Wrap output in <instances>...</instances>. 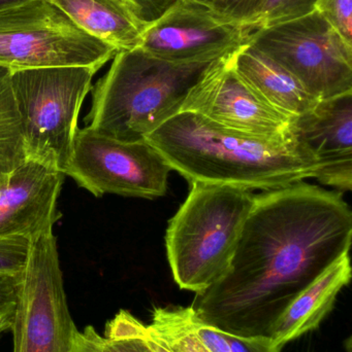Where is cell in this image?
I'll use <instances>...</instances> for the list:
<instances>
[{
    "label": "cell",
    "mask_w": 352,
    "mask_h": 352,
    "mask_svg": "<svg viewBox=\"0 0 352 352\" xmlns=\"http://www.w3.org/2000/svg\"><path fill=\"white\" fill-rule=\"evenodd\" d=\"M256 196L238 186L190 184L165 235L167 261L180 289L198 295L225 274Z\"/></svg>",
    "instance_id": "obj_4"
},
{
    "label": "cell",
    "mask_w": 352,
    "mask_h": 352,
    "mask_svg": "<svg viewBox=\"0 0 352 352\" xmlns=\"http://www.w3.org/2000/svg\"><path fill=\"white\" fill-rule=\"evenodd\" d=\"M249 43L289 70L318 100L352 92V45L318 10L258 29Z\"/></svg>",
    "instance_id": "obj_7"
},
{
    "label": "cell",
    "mask_w": 352,
    "mask_h": 352,
    "mask_svg": "<svg viewBox=\"0 0 352 352\" xmlns=\"http://www.w3.org/2000/svg\"><path fill=\"white\" fill-rule=\"evenodd\" d=\"M316 2L318 0H264L251 24L252 32L306 16L315 10Z\"/></svg>",
    "instance_id": "obj_20"
},
{
    "label": "cell",
    "mask_w": 352,
    "mask_h": 352,
    "mask_svg": "<svg viewBox=\"0 0 352 352\" xmlns=\"http://www.w3.org/2000/svg\"><path fill=\"white\" fill-rule=\"evenodd\" d=\"M234 68L262 100L287 117L296 119L320 101L289 70L250 43L236 51Z\"/></svg>",
    "instance_id": "obj_15"
},
{
    "label": "cell",
    "mask_w": 352,
    "mask_h": 352,
    "mask_svg": "<svg viewBox=\"0 0 352 352\" xmlns=\"http://www.w3.org/2000/svg\"><path fill=\"white\" fill-rule=\"evenodd\" d=\"M171 167L146 140L121 142L79 129L64 175L95 197L155 199L167 192Z\"/></svg>",
    "instance_id": "obj_9"
},
{
    "label": "cell",
    "mask_w": 352,
    "mask_h": 352,
    "mask_svg": "<svg viewBox=\"0 0 352 352\" xmlns=\"http://www.w3.org/2000/svg\"><path fill=\"white\" fill-rule=\"evenodd\" d=\"M192 1L200 2V3L207 4V6H211L215 0H192Z\"/></svg>",
    "instance_id": "obj_31"
},
{
    "label": "cell",
    "mask_w": 352,
    "mask_h": 352,
    "mask_svg": "<svg viewBox=\"0 0 352 352\" xmlns=\"http://www.w3.org/2000/svg\"><path fill=\"white\" fill-rule=\"evenodd\" d=\"M352 212L340 192L305 182L256 196L225 274L192 307L236 336H269L287 306L349 254Z\"/></svg>",
    "instance_id": "obj_1"
},
{
    "label": "cell",
    "mask_w": 352,
    "mask_h": 352,
    "mask_svg": "<svg viewBox=\"0 0 352 352\" xmlns=\"http://www.w3.org/2000/svg\"><path fill=\"white\" fill-rule=\"evenodd\" d=\"M27 1H30V0H0V10L25 3Z\"/></svg>",
    "instance_id": "obj_30"
},
{
    "label": "cell",
    "mask_w": 352,
    "mask_h": 352,
    "mask_svg": "<svg viewBox=\"0 0 352 352\" xmlns=\"http://www.w3.org/2000/svg\"><path fill=\"white\" fill-rule=\"evenodd\" d=\"M264 0H215L211 8L225 18L240 23L251 30ZM252 31V30H251Z\"/></svg>",
    "instance_id": "obj_23"
},
{
    "label": "cell",
    "mask_w": 352,
    "mask_h": 352,
    "mask_svg": "<svg viewBox=\"0 0 352 352\" xmlns=\"http://www.w3.org/2000/svg\"><path fill=\"white\" fill-rule=\"evenodd\" d=\"M65 175L26 159L0 184V239H31L53 230Z\"/></svg>",
    "instance_id": "obj_12"
},
{
    "label": "cell",
    "mask_w": 352,
    "mask_h": 352,
    "mask_svg": "<svg viewBox=\"0 0 352 352\" xmlns=\"http://www.w3.org/2000/svg\"><path fill=\"white\" fill-rule=\"evenodd\" d=\"M196 314L192 306L154 308L148 336L171 352H210L196 332Z\"/></svg>",
    "instance_id": "obj_18"
},
{
    "label": "cell",
    "mask_w": 352,
    "mask_h": 352,
    "mask_svg": "<svg viewBox=\"0 0 352 352\" xmlns=\"http://www.w3.org/2000/svg\"><path fill=\"white\" fill-rule=\"evenodd\" d=\"M349 254L329 267L309 287L300 293L273 324V342L282 349L307 333L316 330L332 311L340 292L351 283Z\"/></svg>",
    "instance_id": "obj_14"
},
{
    "label": "cell",
    "mask_w": 352,
    "mask_h": 352,
    "mask_svg": "<svg viewBox=\"0 0 352 352\" xmlns=\"http://www.w3.org/2000/svg\"><path fill=\"white\" fill-rule=\"evenodd\" d=\"M231 352H281L269 336L242 337L223 332Z\"/></svg>",
    "instance_id": "obj_24"
},
{
    "label": "cell",
    "mask_w": 352,
    "mask_h": 352,
    "mask_svg": "<svg viewBox=\"0 0 352 352\" xmlns=\"http://www.w3.org/2000/svg\"><path fill=\"white\" fill-rule=\"evenodd\" d=\"M252 31L215 12L210 6L176 0L147 25L140 49L178 64L212 62L249 43Z\"/></svg>",
    "instance_id": "obj_11"
},
{
    "label": "cell",
    "mask_w": 352,
    "mask_h": 352,
    "mask_svg": "<svg viewBox=\"0 0 352 352\" xmlns=\"http://www.w3.org/2000/svg\"><path fill=\"white\" fill-rule=\"evenodd\" d=\"M10 331L12 352H70L78 333L70 316L53 230L30 240Z\"/></svg>",
    "instance_id": "obj_8"
},
{
    "label": "cell",
    "mask_w": 352,
    "mask_h": 352,
    "mask_svg": "<svg viewBox=\"0 0 352 352\" xmlns=\"http://www.w3.org/2000/svg\"><path fill=\"white\" fill-rule=\"evenodd\" d=\"M12 314L14 311L0 314V337L4 332L10 330L12 326Z\"/></svg>",
    "instance_id": "obj_28"
},
{
    "label": "cell",
    "mask_w": 352,
    "mask_h": 352,
    "mask_svg": "<svg viewBox=\"0 0 352 352\" xmlns=\"http://www.w3.org/2000/svg\"><path fill=\"white\" fill-rule=\"evenodd\" d=\"M315 10L352 45V0H318Z\"/></svg>",
    "instance_id": "obj_21"
},
{
    "label": "cell",
    "mask_w": 352,
    "mask_h": 352,
    "mask_svg": "<svg viewBox=\"0 0 352 352\" xmlns=\"http://www.w3.org/2000/svg\"><path fill=\"white\" fill-rule=\"evenodd\" d=\"M95 74L92 68L80 66L12 72L26 159L64 173L79 131L81 109L92 90Z\"/></svg>",
    "instance_id": "obj_5"
},
{
    "label": "cell",
    "mask_w": 352,
    "mask_h": 352,
    "mask_svg": "<svg viewBox=\"0 0 352 352\" xmlns=\"http://www.w3.org/2000/svg\"><path fill=\"white\" fill-rule=\"evenodd\" d=\"M117 53L82 30L51 0L0 10V66L10 72L80 66L97 72Z\"/></svg>",
    "instance_id": "obj_6"
},
{
    "label": "cell",
    "mask_w": 352,
    "mask_h": 352,
    "mask_svg": "<svg viewBox=\"0 0 352 352\" xmlns=\"http://www.w3.org/2000/svg\"><path fill=\"white\" fill-rule=\"evenodd\" d=\"M145 339H146L149 347L152 349L153 352H171L167 351L163 344H161V343L157 342L156 340H154V339L150 338V337L148 336V329H147V335L146 337H145Z\"/></svg>",
    "instance_id": "obj_29"
},
{
    "label": "cell",
    "mask_w": 352,
    "mask_h": 352,
    "mask_svg": "<svg viewBox=\"0 0 352 352\" xmlns=\"http://www.w3.org/2000/svg\"><path fill=\"white\" fill-rule=\"evenodd\" d=\"M74 24L120 51L140 47L147 23L132 0H51Z\"/></svg>",
    "instance_id": "obj_16"
},
{
    "label": "cell",
    "mask_w": 352,
    "mask_h": 352,
    "mask_svg": "<svg viewBox=\"0 0 352 352\" xmlns=\"http://www.w3.org/2000/svg\"><path fill=\"white\" fill-rule=\"evenodd\" d=\"M235 53L211 62L188 93L181 111L198 113L246 138L280 146L295 144L296 119L269 105L240 78L234 68Z\"/></svg>",
    "instance_id": "obj_10"
},
{
    "label": "cell",
    "mask_w": 352,
    "mask_h": 352,
    "mask_svg": "<svg viewBox=\"0 0 352 352\" xmlns=\"http://www.w3.org/2000/svg\"><path fill=\"white\" fill-rule=\"evenodd\" d=\"M194 328L209 351L231 352V347L222 331L207 324L198 318V314H196L194 318Z\"/></svg>",
    "instance_id": "obj_25"
},
{
    "label": "cell",
    "mask_w": 352,
    "mask_h": 352,
    "mask_svg": "<svg viewBox=\"0 0 352 352\" xmlns=\"http://www.w3.org/2000/svg\"><path fill=\"white\" fill-rule=\"evenodd\" d=\"M295 140L320 165L314 178L338 192L352 188V92L320 100L296 118Z\"/></svg>",
    "instance_id": "obj_13"
},
{
    "label": "cell",
    "mask_w": 352,
    "mask_h": 352,
    "mask_svg": "<svg viewBox=\"0 0 352 352\" xmlns=\"http://www.w3.org/2000/svg\"><path fill=\"white\" fill-rule=\"evenodd\" d=\"M10 76V70L0 66V184L26 160Z\"/></svg>",
    "instance_id": "obj_17"
},
{
    "label": "cell",
    "mask_w": 352,
    "mask_h": 352,
    "mask_svg": "<svg viewBox=\"0 0 352 352\" xmlns=\"http://www.w3.org/2000/svg\"><path fill=\"white\" fill-rule=\"evenodd\" d=\"M146 142L190 184L266 192L314 178L320 169L297 142L280 146L246 138L192 111L176 113Z\"/></svg>",
    "instance_id": "obj_2"
},
{
    "label": "cell",
    "mask_w": 352,
    "mask_h": 352,
    "mask_svg": "<svg viewBox=\"0 0 352 352\" xmlns=\"http://www.w3.org/2000/svg\"><path fill=\"white\" fill-rule=\"evenodd\" d=\"M113 59L109 72L92 88L85 123L99 133L128 142L146 140L179 113L211 64L172 63L140 47L118 52Z\"/></svg>",
    "instance_id": "obj_3"
},
{
    "label": "cell",
    "mask_w": 352,
    "mask_h": 352,
    "mask_svg": "<svg viewBox=\"0 0 352 352\" xmlns=\"http://www.w3.org/2000/svg\"><path fill=\"white\" fill-rule=\"evenodd\" d=\"M20 276L0 274V314L14 311Z\"/></svg>",
    "instance_id": "obj_26"
},
{
    "label": "cell",
    "mask_w": 352,
    "mask_h": 352,
    "mask_svg": "<svg viewBox=\"0 0 352 352\" xmlns=\"http://www.w3.org/2000/svg\"><path fill=\"white\" fill-rule=\"evenodd\" d=\"M30 241L25 238L0 239V274L20 276L28 256Z\"/></svg>",
    "instance_id": "obj_22"
},
{
    "label": "cell",
    "mask_w": 352,
    "mask_h": 352,
    "mask_svg": "<svg viewBox=\"0 0 352 352\" xmlns=\"http://www.w3.org/2000/svg\"><path fill=\"white\" fill-rule=\"evenodd\" d=\"M143 336H101L93 327L78 331L70 352H153Z\"/></svg>",
    "instance_id": "obj_19"
},
{
    "label": "cell",
    "mask_w": 352,
    "mask_h": 352,
    "mask_svg": "<svg viewBox=\"0 0 352 352\" xmlns=\"http://www.w3.org/2000/svg\"><path fill=\"white\" fill-rule=\"evenodd\" d=\"M147 23L156 20L176 0H132Z\"/></svg>",
    "instance_id": "obj_27"
}]
</instances>
